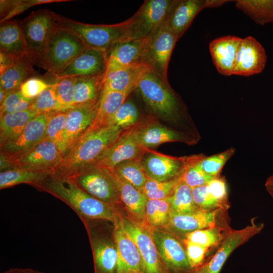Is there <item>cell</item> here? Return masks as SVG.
<instances>
[{"label":"cell","instance_id":"cell-1","mask_svg":"<svg viewBox=\"0 0 273 273\" xmlns=\"http://www.w3.org/2000/svg\"><path fill=\"white\" fill-rule=\"evenodd\" d=\"M124 130L114 125L85 132L63 156L53 177H68L94 165Z\"/></svg>","mask_w":273,"mask_h":273},{"label":"cell","instance_id":"cell-2","mask_svg":"<svg viewBox=\"0 0 273 273\" xmlns=\"http://www.w3.org/2000/svg\"><path fill=\"white\" fill-rule=\"evenodd\" d=\"M33 187L49 193L65 203L80 220L104 219L114 221L118 206H112L96 199L68 178L51 176Z\"/></svg>","mask_w":273,"mask_h":273},{"label":"cell","instance_id":"cell-3","mask_svg":"<svg viewBox=\"0 0 273 273\" xmlns=\"http://www.w3.org/2000/svg\"><path fill=\"white\" fill-rule=\"evenodd\" d=\"M135 90L147 107L160 118L174 122L184 116L185 108L169 82L151 71L140 80Z\"/></svg>","mask_w":273,"mask_h":273},{"label":"cell","instance_id":"cell-4","mask_svg":"<svg viewBox=\"0 0 273 273\" xmlns=\"http://www.w3.org/2000/svg\"><path fill=\"white\" fill-rule=\"evenodd\" d=\"M82 222L92 251L95 273H117V248L114 222L84 219Z\"/></svg>","mask_w":273,"mask_h":273},{"label":"cell","instance_id":"cell-5","mask_svg":"<svg viewBox=\"0 0 273 273\" xmlns=\"http://www.w3.org/2000/svg\"><path fill=\"white\" fill-rule=\"evenodd\" d=\"M56 27L77 37L86 48L107 51L116 42L129 39L128 21L114 24H90L56 14Z\"/></svg>","mask_w":273,"mask_h":273},{"label":"cell","instance_id":"cell-6","mask_svg":"<svg viewBox=\"0 0 273 273\" xmlns=\"http://www.w3.org/2000/svg\"><path fill=\"white\" fill-rule=\"evenodd\" d=\"M56 13L48 10L33 11L21 22L26 45V56L42 68L44 54L56 28Z\"/></svg>","mask_w":273,"mask_h":273},{"label":"cell","instance_id":"cell-7","mask_svg":"<svg viewBox=\"0 0 273 273\" xmlns=\"http://www.w3.org/2000/svg\"><path fill=\"white\" fill-rule=\"evenodd\" d=\"M67 178L96 199L113 206H121L117 180L112 170L93 165Z\"/></svg>","mask_w":273,"mask_h":273},{"label":"cell","instance_id":"cell-8","mask_svg":"<svg viewBox=\"0 0 273 273\" xmlns=\"http://www.w3.org/2000/svg\"><path fill=\"white\" fill-rule=\"evenodd\" d=\"M86 48L75 36L56 27L49 41L42 68L54 77Z\"/></svg>","mask_w":273,"mask_h":273},{"label":"cell","instance_id":"cell-9","mask_svg":"<svg viewBox=\"0 0 273 273\" xmlns=\"http://www.w3.org/2000/svg\"><path fill=\"white\" fill-rule=\"evenodd\" d=\"M177 41L166 19L149 37L142 59V62L147 65L151 72L167 82L168 66Z\"/></svg>","mask_w":273,"mask_h":273},{"label":"cell","instance_id":"cell-10","mask_svg":"<svg viewBox=\"0 0 273 273\" xmlns=\"http://www.w3.org/2000/svg\"><path fill=\"white\" fill-rule=\"evenodd\" d=\"M174 0H146L127 19L129 39L151 36L166 20Z\"/></svg>","mask_w":273,"mask_h":273},{"label":"cell","instance_id":"cell-11","mask_svg":"<svg viewBox=\"0 0 273 273\" xmlns=\"http://www.w3.org/2000/svg\"><path fill=\"white\" fill-rule=\"evenodd\" d=\"M124 229L136 245L142 258L146 273H170L156 249L151 228L140 225L129 218L120 208Z\"/></svg>","mask_w":273,"mask_h":273},{"label":"cell","instance_id":"cell-12","mask_svg":"<svg viewBox=\"0 0 273 273\" xmlns=\"http://www.w3.org/2000/svg\"><path fill=\"white\" fill-rule=\"evenodd\" d=\"M156 249L170 273H189V264L184 244L177 236L163 228L151 229Z\"/></svg>","mask_w":273,"mask_h":273},{"label":"cell","instance_id":"cell-13","mask_svg":"<svg viewBox=\"0 0 273 273\" xmlns=\"http://www.w3.org/2000/svg\"><path fill=\"white\" fill-rule=\"evenodd\" d=\"M62 158L63 155L55 144L46 137L13 163L14 168L54 173Z\"/></svg>","mask_w":273,"mask_h":273},{"label":"cell","instance_id":"cell-14","mask_svg":"<svg viewBox=\"0 0 273 273\" xmlns=\"http://www.w3.org/2000/svg\"><path fill=\"white\" fill-rule=\"evenodd\" d=\"M117 207L114 221L117 248V273H146L139 250L133 240L124 229Z\"/></svg>","mask_w":273,"mask_h":273},{"label":"cell","instance_id":"cell-15","mask_svg":"<svg viewBox=\"0 0 273 273\" xmlns=\"http://www.w3.org/2000/svg\"><path fill=\"white\" fill-rule=\"evenodd\" d=\"M232 2L227 0H174L166 19L177 40L197 15L207 8H216Z\"/></svg>","mask_w":273,"mask_h":273},{"label":"cell","instance_id":"cell-16","mask_svg":"<svg viewBox=\"0 0 273 273\" xmlns=\"http://www.w3.org/2000/svg\"><path fill=\"white\" fill-rule=\"evenodd\" d=\"M135 126L124 130L119 138L101 156L94 165L113 169L123 162L141 159L144 149L136 139Z\"/></svg>","mask_w":273,"mask_h":273},{"label":"cell","instance_id":"cell-17","mask_svg":"<svg viewBox=\"0 0 273 273\" xmlns=\"http://www.w3.org/2000/svg\"><path fill=\"white\" fill-rule=\"evenodd\" d=\"M47 124V113H39L28 123L16 140L0 147V154L13 162L46 137Z\"/></svg>","mask_w":273,"mask_h":273},{"label":"cell","instance_id":"cell-18","mask_svg":"<svg viewBox=\"0 0 273 273\" xmlns=\"http://www.w3.org/2000/svg\"><path fill=\"white\" fill-rule=\"evenodd\" d=\"M107 65L106 51L87 48L53 78L101 76L105 74Z\"/></svg>","mask_w":273,"mask_h":273},{"label":"cell","instance_id":"cell-19","mask_svg":"<svg viewBox=\"0 0 273 273\" xmlns=\"http://www.w3.org/2000/svg\"><path fill=\"white\" fill-rule=\"evenodd\" d=\"M267 56L262 46L253 37L242 38L238 50L233 75L249 76L261 73Z\"/></svg>","mask_w":273,"mask_h":273},{"label":"cell","instance_id":"cell-20","mask_svg":"<svg viewBox=\"0 0 273 273\" xmlns=\"http://www.w3.org/2000/svg\"><path fill=\"white\" fill-rule=\"evenodd\" d=\"M223 210L225 209H198L184 214H176L170 211L168 222L163 229L178 236L180 234L185 235L199 230L215 227L218 226V216Z\"/></svg>","mask_w":273,"mask_h":273},{"label":"cell","instance_id":"cell-21","mask_svg":"<svg viewBox=\"0 0 273 273\" xmlns=\"http://www.w3.org/2000/svg\"><path fill=\"white\" fill-rule=\"evenodd\" d=\"M263 227V223L252 221L251 224L241 230L230 231L222 241L217 251L205 263L210 272L219 273L231 253L239 246L259 233Z\"/></svg>","mask_w":273,"mask_h":273},{"label":"cell","instance_id":"cell-22","mask_svg":"<svg viewBox=\"0 0 273 273\" xmlns=\"http://www.w3.org/2000/svg\"><path fill=\"white\" fill-rule=\"evenodd\" d=\"M187 159V157L175 158L150 153L141 160V163L148 178L165 181L180 177Z\"/></svg>","mask_w":273,"mask_h":273},{"label":"cell","instance_id":"cell-23","mask_svg":"<svg viewBox=\"0 0 273 273\" xmlns=\"http://www.w3.org/2000/svg\"><path fill=\"white\" fill-rule=\"evenodd\" d=\"M150 68L140 62L114 69L106 70L103 90L132 92Z\"/></svg>","mask_w":273,"mask_h":273},{"label":"cell","instance_id":"cell-24","mask_svg":"<svg viewBox=\"0 0 273 273\" xmlns=\"http://www.w3.org/2000/svg\"><path fill=\"white\" fill-rule=\"evenodd\" d=\"M149 37L118 41L106 51V70L114 69L142 62Z\"/></svg>","mask_w":273,"mask_h":273},{"label":"cell","instance_id":"cell-25","mask_svg":"<svg viewBox=\"0 0 273 273\" xmlns=\"http://www.w3.org/2000/svg\"><path fill=\"white\" fill-rule=\"evenodd\" d=\"M98 104L99 102L75 105L65 111L67 151L93 122Z\"/></svg>","mask_w":273,"mask_h":273},{"label":"cell","instance_id":"cell-26","mask_svg":"<svg viewBox=\"0 0 273 273\" xmlns=\"http://www.w3.org/2000/svg\"><path fill=\"white\" fill-rule=\"evenodd\" d=\"M242 38L234 35L216 38L209 43V51L217 71L224 76L233 75L236 56Z\"/></svg>","mask_w":273,"mask_h":273},{"label":"cell","instance_id":"cell-27","mask_svg":"<svg viewBox=\"0 0 273 273\" xmlns=\"http://www.w3.org/2000/svg\"><path fill=\"white\" fill-rule=\"evenodd\" d=\"M113 173L117 180L124 213L137 223L149 227L146 222L145 218L148 198L143 192L121 179L114 172Z\"/></svg>","mask_w":273,"mask_h":273},{"label":"cell","instance_id":"cell-28","mask_svg":"<svg viewBox=\"0 0 273 273\" xmlns=\"http://www.w3.org/2000/svg\"><path fill=\"white\" fill-rule=\"evenodd\" d=\"M135 126V136L139 146L143 149L156 147L171 142H187L185 135L155 122Z\"/></svg>","mask_w":273,"mask_h":273},{"label":"cell","instance_id":"cell-29","mask_svg":"<svg viewBox=\"0 0 273 273\" xmlns=\"http://www.w3.org/2000/svg\"><path fill=\"white\" fill-rule=\"evenodd\" d=\"M0 48L14 60L27 54L21 22L16 20L1 23Z\"/></svg>","mask_w":273,"mask_h":273},{"label":"cell","instance_id":"cell-30","mask_svg":"<svg viewBox=\"0 0 273 273\" xmlns=\"http://www.w3.org/2000/svg\"><path fill=\"white\" fill-rule=\"evenodd\" d=\"M130 92H118L103 90L95 118L86 132L95 131L108 126L111 118L127 99Z\"/></svg>","mask_w":273,"mask_h":273},{"label":"cell","instance_id":"cell-31","mask_svg":"<svg viewBox=\"0 0 273 273\" xmlns=\"http://www.w3.org/2000/svg\"><path fill=\"white\" fill-rule=\"evenodd\" d=\"M39 113L29 108L0 116V147L16 140L28 123Z\"/></svg>","mask_w":273,"mask_h":273},{"label":"cell","instance_id":"cell-32","mask_svg":"<svg viewBox=\"0 0 273 273\" xmlns=\"http://www.w3.org/2000/svg\"><path fill=\"white\" fill-rule=\"evenodd\" d=\"M33 64L26 55L15 60L9 69L0 74V87L6 93L19 89L24 81L35 76Z\"/></svg>","mask_w":273,"mask_h":273},{"label":"cell","instance_id":"cell-33","mask_svg":"<svg viewBox=\"0 0 273 273\" xmlns=\"http://www.w3.org/2000/svg\"><path fill=\"white\" fill-rule=\"evenodd\" d=\"M104 76L76 77L73 106L98 102L103 89Z\"/></svg>","mask_w":273,"mask_h":273},{"label":"cell","instance_id":"cell-34","mask_svg":"<svg viewBox=\"0 0 273 273\" xmlns=\"http://www.w3.org/2000/svg\"><path fill=\"white\" fill-rule=\"evenodd\" d=\"M51 171H36L14 168L1 171L0 189L11 187L21 184H27L33 187L53 176Z\"/></svg>","mask_w":273,"mask_h":273},{"label":"cell","instance_id":"cell-35","mask_svg":"<svg viewBox=\"0 0 273 273\" xmlns=\"http://www.w3.org/2000/svg\"><path fill=\"white\" fill-rule=\"evenodd\" d=\"M236 7L256 23H273V0H237Z\"/></svg>","mask_w":273,"mask_h":273},{"label":"cell","instance_id":"cell-36","mask_svg":"<svg viewBox=\"0 0 273 273\" xmlns=\"http://www.w3.org/2000/svg\"><path fill=\"white\" fill-rule=\"evenodd\" d=\"M47 113L46 136L55 144L63 156L68 150L65 131V111Z\"/></svg>","mask_w":273,"mask_h":273},{"label":"cell","instance_id":"cell-37","mask_svg":"<svg viewBox=\"0 0 273 273\" xmlns=\"http://www.w3.org/2000/svg\"><path fill=\"white\" fill-rule=\"evenodd\" d=\"M170 211L178 214L190 213L199 209L196 206L192 196V189L181 180L176 185L172 195L167 198Z\"/></svg>","mask_w":273,"mask_h":273},{"label":"cell","instance_id":"cell-38","mask_svg":"<svg viewBox=\"0 0 273 273\" xmlns=\"http://www.w3.org/2000/svg\"><path fill=\"white\" fill-rule=\"evenodd\" d=\"M141 160L136 159L123 162L112 170L121 179L143 192L148 177L142 167Z\"/></svg>","mask_w":273,"mask_h":273},{"label":"cell","instance_id":"cell-39","mask_svg":"<svg viewBox=\"0 0 273 273\" xmlns=\"http://www.w3.org/2000/svg\"><path fill=\"white\" fill-rule=\"evenodd\" d=\"M170 213V204L167 198L148 199L145 212L146 222L152 229L164 228L168 222Z\"/></svg>","mask_w":273,"mask_h":273},{"label":"cell","instance_id":"cell-40","mask_svg":"<svg viewBox=\"0 0 273 273\" xmlns=\"http://www.w3.org/2000/svg\"><path fill=\"white\" fill-rule=\"evenodd\" d=\"M228 232L225 233L223 228L218 225L187 233L183 240L209 248L221 243Z\"/></svg>","mask_w":273,"mask_h":273},{"label":"cell","instance_id":"cell-41","mask_svg":"<svg viewBox=\"0 0 273 273\" xmlns=\"http://www.w3.org/2000/svg\"><path fill=\"white\" fill-rule=\"evenodd\" d=\"M200 155L188 157L184 170L180 176L181 181L192 189L207 184L214 178L204 173L198 164Z\"/></svg>","mask_w":273,"mask_h":273},{"label":"cell","instance_id":"cell-42","mask_svg":"<svg viewBox=\"0 0 273 273\" xmlns=\"http://www.w3.org/2000/svg\"><path fill=\"white\" fill-rule=\"evenodd\" d=\"M70 0H13L0 1L1 23L23 12L29 8L40 4L68 2Z\"/></svg>","mask_w":273,"mask_h":273},{"label":"cell","instance_id":"cell-43","mask_svg":"<svg viewBox=\"0 0 273 273\" xmlns=\"http://www.w3.org/2000/svg\"><path fill=\"white\" fill-rule=\"evenodd\" d=\"M235 152V149L232 148L210 156L201 155L198 164L201 169L208 175L212 178L219 177L224 165Z\"/></svg>","mask_w":273,"mask_h":273},{"label":"cell","instance_id":"cell-44","mask_svg":"<svg viewBox=\"0 0 273 273\" xmlns=\"http://www.w3.org/2000/svg\"><path fill=\"white\" fill-rule=\"evenodd\" d=\"M139 112L135 104L126 100L109 120L108 125H114L125 130L137 122Z\"/></svg>","mask_w":273,"mask_h":273},{"label":"cell","instance_id":"cell-45","mask_svg":"<svg viewBox=\"0 0 273 273\" xmlns=\"http://www.w3.org/2000/svg\"><path fill=\"white\" fill-rule=\"evenodd\" d=\"M180 180V177L165 181H159L148 177L143 192L148 199H165L172 195Z\"/></svg>","mask_w":273,"mask_h":273},{"label":"cell","instance_id":"cell-46","mask_svg":"<svg viewBox=\"0 0 273 273\" xmlns=\"http://www.w3.org/2000/svg\"><path fill=\"white\" fill-rule=\"evenodd\" d=\"M31 108L39 113L68 110L59 102L53 87V83L51 86L34 98Z\"/></svg>","mask_w":273,"mask_h":273},{"label":"cell","instance_id":"cell-47","mask_svg":"<svg viewBox=\"0 0 273 273\" xmlns=\"http://www.w3.org/2000/svg\"><path fill=\"white\" fill-rule=\"evenodd\" d=\"M34 99L25 97L20 88L6 93V97L1 104L0 115L31 108Z\"/></svg>","mask_w":273,"mask_h":273},{"label":"cell","instance_id":"cell-48","mask_svg":"<svg viewBox=\"0 0 273 273\" xmlns=\"http://www.w3.org/2000/svg\"><path fill=\"white\" fill-rule=\"evenodd\" d=\"M76 77L55 79L53 87L59 102L68 109L73 106L74 90Z\"/></svg>","mask_w":273,"mask_h":273},{"label":"cell","instance_id":"cell-49","mask_svg":"<svg viewBox=\"0 0 273 273\" xmlns=\"http://www.w3.org/2000/svg\"><path fill=\"white\" fill-rule=\"evenodd\" d=\"M194 202L199 209L213 210L224 209L209 192L207 184L192 189Z\"/></svg>","mask_w":273,"mask_h":273},{"label":"cell","instance_id":"cell-50","mask_svg":"<svg viewBox=\"0 0 273 273\" xmlns=\"http://www.w3.org/2000/svg\"><path fill=\"white\" fill-rule=\"evenodd\" d=\"M208 189L215 199L226 210L229 207L226 180L220 176L211 179L207 184Z\"/></svg>","mask_w":273,"mask_h":273},{"label":"cell","instance_id":"cell-51","mask_svg":"<svg viewBox=\"0 0 273 273\" xmlns=\"http://www.w3.org/2000/svg\"><path fill=\"white\" fill-rule=\"evenodd\" d=\"M187 258L192 270H195L203 265L208 248L183 240Z\"/></svg>","mask_w":273,"mask_h":273},{"label":"cell","instance_id":"cell-52","mask_svg":"<svg viewBox=\"0 0 273 273\" xmlns=\"http://www.w3.org/2000/svg\"><path fill=\"white\" fill-rule=\"evenodd\" d=\"M52 84L53 83H48L42 78L34 76L24 81L21 84L20 90L25 97L34 99Z\"/></svg>","mask_w":273,"mask_h":273},{"label":"cell","instance_id":"cell-53","mask_svg":"<svg viewBox=\"0 0 273 273\" xmlns=\"http://www.w3.org/2000/svg\"><path fill=\"white\" fill-rule=\"evenodd\" d=\"M14 61L9 54L0 50V74L9 69L13 64Z\"/></svg>","mask_w":273,"mask_h":273},{"label":"cell","instance_id":"cell-54","mask_svg":"<svg viewBox=\"0 0 273 273\" xmlns=\"http://www.w3.org/2000/svg\"><path fill=\"white\" fill-rule=\"evenodd\" d=\"M3 273H45L29 268H12Z\"/></svg>","mask_w":273,"mask_h":273},{"label":"cell","instance_id":"cell-55","mask_svg":"<svg viewBox=\"0 0 273 273\" xmlns=\"http://www.w3.org/2000/svg\"><path fill=\"white\" fill-rule=\"evenodd\" d=\"M189 273H210V272L208 270L205 264H204L200 267L195 270H193Z\"/></svg>","mask_w":273,"mask_h":273},{"label":"cell","instance_id":"cell-56","mask_svg":"<svg viewBox=\"0 0 273 273\" xmlns=\"http://www.w3.org/2000/svg\"><path fill=\"white\" fill-rule=\"evenodd\" d=\"M265 186L266 191L273 198V182L266 180Z\"/></svg>","mask_w":273,"mask_h":273},{"label":"cell","instance_id":"cell-57","mask_svg":"<svg viewBox=\"0 0 273 273\" xmlns=\"http://www.w3.org/2000/svg\"><path fill=\"white\" fill-rule=\"evenodd\" d=\"M6 97V92L0 87V104L3 102Z\"/></svg>","mask_w":273,"mask_h":273},{"label":"cell","instance_id":"cell-58","mask_svg":"<svg viewBox=\"0 0 273 273\" xmlns=\"http://www.w3.org/2000/svg\"><path fill=\"white\" fill-rule=\"evenodd\" d=\"M267 181H271V182H273V175H271L270 176H269L266 180Z\"/></svg>","mask_w":273,"mask_h":273}]
</instances>
